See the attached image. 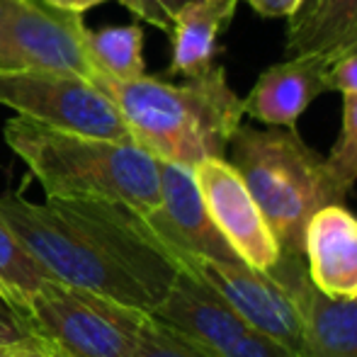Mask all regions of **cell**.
<instances>
[{
  "label": "cell",
  "instance_id": "1",
  "mask_svg": "<svg viewBox=\"0 0 357 357\" xmlns=\"http://www.w3.org/2000/svg\"><path fill=\"white\" fill-rule=\"evenodd\" d=\"M0 219L63 284L153 314L180 273L144 214L109 199L0 195Z\"/></svg>",
  "mask_w": 357,
  "mask_h": 357
},
{
  "label": "cell",
  "instance_id": "2",
  "mask_svg": "<svg viewBox=\"0 0 357 357\" xmlns=\"http://www.w3.org/2000/svg\"><path fill=\"white\" fill-rule=\"evenodd\" d=\"M95 83L114 100L134 142L158 160L185 168H195L204 158H224L245 117L243 100L216 63L183 85L146 73L134 80L100 75Z\"/></svg>",
  "mask_w": 357,
  "mask_h": 357
},
{
  "label": "cell",
  "instance_id": "3",
  "mask_svg": "<svg viewBox=\"0 0 357 357\" xmlns=\"http://www.w3.org/2000/svg\"><path fill=\"white\" fill-rule=\"evenodd\" d=\"M3 134L47 197L109 199L139 214L160 204V160L137 142L61 132L20 114Z\"/></svg>",
  "mask_w": 357,
  "mask_h": 357
},
{
  "label": "cell",
  "instance_id": "4",
  "mask_svg": "<svg viewBox=\"0 0 357 357\" xmlns=\"http://www.w3.org/2000/svg\"><path fill=\"white\" fill-rule=\"evenodd\" d=\"M231 165L238 170L287 255H304L309 219L345 192L328 163L296 129H255L241 124L231 137Z\"/></svg>",
  "mask_w": 357,
  "mask_h": 357
},
{
  "label": "cell",
  "instance_id": "5",
  "mask_svg": "<svg viewBox=\"0 0 357 357\" xmlns=\"http://www.w3.org/2000/svg\"><path fill=\"white\" fill-rule=\"evenodd\" d=\"M22 316L59 357H134L149 314L54 280L24 299Z\"/></svg>",
  "mask_w": 357,
  "mask_h": 357
},
{
  "label": "cell",
  "instance_id": "6",
  "mask_svg": "<svg viewBox=\"0 0 357 357\" xmlns=\"http://www.w3.org/2000/svg\"><path fill=\"white\" fill-rule=\"evenodd\" d=\"M0 105L61 132L134 142L114 100L98 83L80 75L0 71Z\"/></svg>",
  "mask_w": 357,
  "mask_h": 357
},
{
  "label": "cell",
  "instance_id": "7",
  "mask_svg": "<svg viewBox=\"0 0 357 357\" xmlns=\"http://www.w3.org/2000/svg\"><path fill=\"white\" fill-rule=\"evenodd\" d=\"M83 15L44 0H13L0 37V71H47L98 80L85 49Z\"/></svg>",
  "mask_w": 357,
  "mask_h": 357
},
{
  "label": "cell",
  "instance_id": "8",
  "mask_svg": "<svg viewBox=\"0 0 357 357\" xmlns=\"http://www.w3.org/2000/svg\"><path fill=\"white\" fill-rule=\"evenodd\" d=\"M151 316L197 340L216 357H304L245 324L188 268H180L173 287Z\"/></svg>",
  "mask_w": 357,
  "mask_h": 357
},
{
  "label": "cell",
  "instance_id": "9",
  "mask_svg": "<svg viewBox=\"0 0 357 357\" xmlns=\"http://www.w3.org/2000/svg\"><path fill=\"white\" fill-rule=\"evenodd\" d=\"M180 268H188L199 280H204L255 331L306 357L299 309L273 273L255 270L245 263H221L192 255L180 258Z\"/></svg>",
  "mask_w": 357,
  "mask_h": 357
},
{
  "label": "cell",
  "instance_id": "10",
  "mask_svg": "<svg viewBox=\"0 0 357 357\" xmlns=\"http://www.w3.org/2000/svg\"><path fill=\"white\" fill-rule=\"evenodd\" d=\"M192 173L204 207L236 255L255 270L273 268L282 248L238 170L226 158H204Z\"/></svg>",
  "mask_w": 357,
  "mask_h": 357
},
{
  "label": "cell",
  "instance_id": "11",
  "mask_svg": "<svg viewBox=\"0 0 357 357\" xmlns=\"http://www.w3.org/2000/svg\"><path fill=\"white\" fill-rule=\"evenodd\" d=\"M144 219L178 265L180 258L188 255L243 263L226 243L204 207L192 168L160 160V204L153 212L144 214Z\"/></svg>",
  "mask_w": 357,
  "mask_h": 357
},
{
  "label": "cell",
  "instance_id": "12",
  "mask_svg": "<svg viewBox=\"0 0 357 357\" xmlns=\"http://www.w3.org/2000/svg\"><path fill=\"white\" fill-rule=\"evenodd\" d=\"M304 255H287L268 270L291 294L301 316L306 357H357V299L331 296L311 282Z\"/></svg>",
  "mask_w": 357,
  "mask_h": 357
},
{
  "label": "cell",
  "instance_id": "13",
  "mask_svg": "<svg viewBox=\"0 0 357 357\" xmlns=\"http://www.w3.org/2000/svg\"><path fill=\"white\" fill-rule=\"evenodd\" d=\"M328 90V59L324 54H294L258 75L243 100V114L270 127L296 129L299 117Z\"/></svg>",
  "mask_w": 357,
  "mask_h": 357
},
{
  "label": "cell",
  "instance_id": "14",
  "mask_svg": "<svg viewBox=\"0 0 357 357\" xmlns=\"http://www.w3.org/2000/svg\"><path fill=\"white\" fill-rule=\"evenodd\" d=\"M309 278L331 296L357 291V216L343 204H326L309 219L304 234Z\"/></svg>",
  "mask_w": 357,
  "mask_h": 357
},
{
  "label": "cell",
  "instance_id": "15",
  "mask_svg": "<svg viewBox=\"0 0 357 357\" xmlns=\"http://www.w3.org/2000/svg\"><path fill=\"white\" fill-rule=\"evenodd\" d=\"M238 0H192L178 13L170 29V73L197 78L214 66L219 34L231 24Z\"/></svg>",
  "mask_w": 357,
  "mask_h": 357
},
{
  "label": "cell",
  "instance_id": "16",
  "mask_svg": "<svg viewBox=\"0 0 357 357\" xmlns=\"http://www.w3.org/2000/svg\"><path fill=\"white\" fill-rule=\"evenodd\" d=\"M357 39V0H316L304 15L289 20L287 54L335 52Z\"/></svg>",
  "mask_w": 357,
  "mask_h": 357
},
{
  "label": "cell",
  "instance_id": "17",
  "mask_svg": "<svg viewBox=\"0 0 357 357\" xmlns=\"http://www.w3.org/2000/svg\"><path fill=\"white\" fill-rule=\"evenodd\" d=\"M85 49L98 68V78L134 80L144 75V29L139 24L85 29Z\"/></svg>",
  "mask_w": 357,
  "mask_h": 357
},
{
  "label": "cell",
  "instance_id": "18",
  "mask_svg": "<svg viewBox=\"0 0 357 357\" xmlns=\"http://www.w3.org/2000/svg\"><path fill=\"white\" fill-rule=\"evenodd\" d=\"M54 280L56 278L24 248L13 229L0 219V289L13 299L20 314L24 299Z\"/></svg>",
  "mask_w": 357,
  "mask_h": 357
},
{
  "label": "cell",
  "instance_id": "19",
  "mask_svg": "<svg viewBox=\"0 0 357 357\" xmlns=\"http://www.w3.org/2000/svg\"><path fill=\"white\" fill-rule=\"evenodd\" d=\"M134 357H216L197 340L188 338L163 321L146 316L139 331V345Z\"/></svg>",
  "mask_w": 357,
  "mask_h": 357
},
{
  "label": "cell",
  "instance_id": "20",
  "mask_svg": "<svg viewBox=\"0 0 357 357\" xmlns=\"http://www.w3.org/2000/svg\"><path fill=\"white\" fill-rule=\"evenodd\" d=\"M343 132L326 158L335 183L345 195L357 180V95H343Z\"/></svg>",
  "mask_w": 357,
  "mask_h": 357
},
{
  "label": "cell",
  "instance_id": "21",
  "mask_svg": "<svg viewBox=\"0 0 357 357\" xmlns=\"http://www.w3.org/2000/svg\"><path fill=\"white\" fill-rule=\"evenodd\" d=\"M127 10H132L139 20L158 27L160 32H168L173 29V22L178 17V13L190 5L192 0H119Z\"/></svg>",
  "mask_w": 357,
  "mask_h": 357
},
{
  "label": "cell",
  "instance_id": "22",
  "mask_svg": "<svg viewBox=\"0 0 357 357\" xmlns=\"http://www.w3.org/2000/svg\"><path fill=\"white\" fill-rule=\"evenodd\" d=\"M328 90L357 95V39L328 59Z\"/></svg>",
  "mask_w": 357,
  "mask_h": 357
},
{
  "label": "cell",
  "instance_id": "23",
  "mask_svg": "<svg viewBox=\"0 0 357 357\" xmlns=\"http://www.w3.org/2000/svg\"><path fill=\"white\" fill-rule=\"evenodd\" d=\"M39 340L32 326L24 321L17 309L8 304H0V345H20Z\"/></svg>",
  "mask_w": 357,
  "mask_h": 357
},
{
  "label": "cell",
  "instance_id": "24",
  "mask_svg": "<svg viewBox=\"0 0 357 357\" xmlns=\"http://www.w3.org/2000/svg\"><path fill=\"white\" fill-rule=\"evenodd\" d=\"M250 8L263 17H284L291 20L299 13L301 0H245Z\"/></svg>",
  "mask_w": 357,
  "mask_h": 357
},
{
  "label": "cell",
  "instance_id": "25",
  "mask_svg": "<svg viewBox=\"0 0 357 357\" xmlns=\"http://www.w3.org/2000/svg\"><path fill=\"white\" fill-rule=\"evenodd\" d=\"M44 3L52 5V8H56V10H66V13H78V15H83L85 10L95 8V5L107 3V0H44Z\"/></svg>",
  "mask_w": 357,
  "mask_h": 357
},
{
  "label": "cell",
  "instance_id": "26",
  "mask_svg": "<svg viewBox=\"0 0 357 357\" xmlns=\"http://www.w3.org/2000/svg\"><path fill=\"white\" fill-rule=\"evenodd\" d=\"M10 357H56V355L47 348V343L34 340V343H27V345H22V348H17Z\"/></svg>",
  "mask_w": 357,
  "mask_h": 357
},
{
  "label": "cell",
  "instance_id": "27",
  "mask_svg": "<svg viewBox=\"0 0 357 357\" xmlns=\"http://www.w3.org/2000/svg\"><path fill=\"white\" fill-rule=\"evenodd\" d=\"M10 3H13V0H0V37H3V29H5V22H8Z\"/></svg>",
  "mask_w": 357,
  "mask_h": 357
},
{
  "label": "cell",
  "instance_id": "28",
  "mask_svg": "<svg viewBox=\"0 0 357 357\" xmlns=\"http://www.w3.org/2000/svg\"><path fill=\"white\" fill-rule=\"evenodd\" d=\"M32 343H34V340H32ZM22 345H27V343H20V345H0V357H10L17 348H22Z\"/></svg>",
  "mask_w": 357,
  "mask_h": 357
},
{
  "label": "cell",
  "instance_id": "29",
  "mask_svg": "<svg viewBox=\"0 0 357 357\" xmlns=\"http://www.w3.org/2000/svg\"><path fill=\"white\" fill-rule=\"evenodd\" d=\"M314 3H316V0H301V5H299V13H296L294 17H299V15H304L306 10H309V8H311V5H314ZM294 17H291V20H294Z\"/></svg>",
  "mask_w": 357,
  "mask_h": 357
},
{
  "label": "cell",
  "instance_id": "30",
  "mask_svg": "<svg viewBox=\"0 0 357 357\" xmlns=\"http://www.w3.org/2000/svg\"><path fill=\"white\" fill-rule=\"evenodd\" d=\"M0 304H8V306H13V309H17V306H15V304H13V299H10V296H8V294H5V291H3V289H0Z\"/></svg>",
  "mask_w": 357,
  "mask_h": 357
},
{
  "label": "cell",
  "instance_id": "31",
  "mask_svg": "<svg viewBox=\"0 0 357 357\" xmlns=\"http://www.w3.org/2000/svg\"><path fill=\"white\" fill-rule=\"evenodd\" d=\"M353 296H355V299H357V291H355V294H353Z\"/></svg>",
  "mask_w": 357,
  "mask_h": 357
},
{
  "label": "cell",
  "instance_id": "32",
  "mask_svg": "<svg viewBox=\"0 0 357 357\" xmlns=\"http://www.w3.org/2000/svg\"><path fill=\"white\" fill-rule=\"evenodd\" d=\"M56 357H59V355H56Z\"/></svg>",
  "mask_w": 357,
  "mask_h": 357
}]
</instances>
